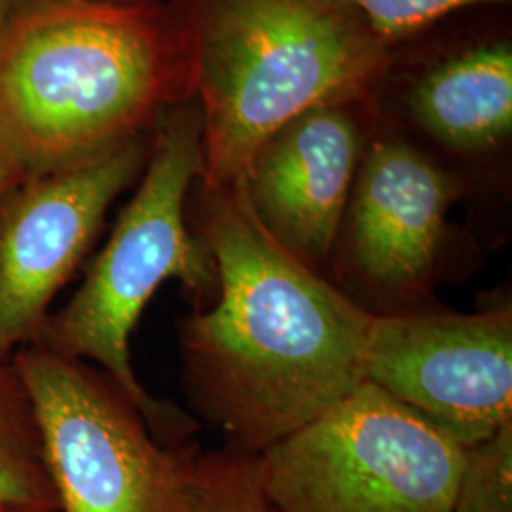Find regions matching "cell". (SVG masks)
Here are the masks:
<instances>
[{
	"instance_id": "obj_4",
	"label": "cell",
	"mask_w": 512,
	"mask_h": 512,
	"mask_svg": "<svg viewBox=\"0 0 512 512\" xmlns=\"http://www.w3.org/2000/svg\"><path fill=\"white\" fill-rule=\"evenodd\" d=\"M137 192L95 256L80 289L50 311L31 346L82 361L122 389L152 431L169 446L192 444L200 423L173 403L154 399L131 363V334L150 298L169 279L209 308L219 277L209 247L188 226L186 202L202 169V116L192 97L160 118Z\"/></svg>"
},
{
	"instance_id": "obj_5",
	"label": "cell",
	"mask_w": 512,
	"mask_h": 512,
	"mask_svg": "<svg viewBox=\"0 0 512 512\" xmlns=\"http://www.w3.org/2000/svg\"><path fill=\"white\" fill-rule=\"evenodd\" d=\"M467 452L365 382L256 465L277 512H452Z\"/></svg>"
},
{
	"instance_id": "obj_12",
	"label": "cell",
	"mask_w": 512,
	"mask_h": 512,
	"mask_svg": "<svg viewBox=\"0 0 512 512\" xmlns=\"http://www.w3.org/2000/svg\"><path fill=\"white\" fill-rule=\"evenodd\" d=\"M0 511L57 512L35 406L12 359L0 361Z\"/></svg>"
},
{
	"instance_id": "obj_7",
	"label": "cell",
	"mask_w": 512,
	"mask_h": 512,
	"mask_svg": "<svg viewBox=\"0 0 512 512\" xmlns=\"http://www.w3.org/2000/svg\"><path fill=\"white\" fill-rule=\"evenodd\" d=\"M365 382L471 450L512 421V308L374 313Z\"/></svg>"
},
{
	"instance_id": "obj_1",
	"label": "cell",
	"mask_w": 512,
	"mask_h": 512,
	"mask_svg": "<svg viewBox=\"0 0 512 512\" xmlns=\"http://www.w3.org/2000/svg\"><path fill=\"white\" fill-rule=\"evenodd\" d=\"M192 230L219 289L179 321L186 393L232 450L258 456L365 384L374 313L277 243L243 184L202 186Z\"/></svg>"
},
{
	"instance_id": "obj_8",
	"label": "cell",
	"mask_w": 512,
	"mask_h": 512,
	"mask_svg": "<svg viewBox=\"0 0 512 512\" xmlns=\"http://www.w3.org/2000/svg\"><path fill=\"white\" fill-rule=\"evenodd\" d=\"M141 137L25 177L0 198V361L37 340L110 205L147 164Z\"/></svg>"
},
{
	"instance_id": "obj_6",
	"label": "cell",
	"mask_w": 512,
	"mask_h": 512,
	"mask_svg": "<svg viewBox=\"0 0 512 512\" xmlns=\"http://www.w3.org/2000/svg\"><path fill=\"white\" fill-rule=\"evenodd\" d=\"M12 363L35 406L57 512H192L198 446L156 439L95 366L38 346Z\"/></svg>"
},
{
	"instance_id": "obj_15",
	"label": "cell",
	"mask_w": 512,
	"mask_h": 512,
	"mask_svg": "<svg viewBox=\"0 0 512 512\" xmlns=\"http://www.w3.org/2000/svg\"><path fill=\"white\" fill-rule=\"evenodd\" d=\"M389 44L412 37L463 8L507 0H348Z\"/></svg>"
},
{
	"instance_id": "obj_3",
	"label": "cell",
	"mask_w": 512,
	"mask_h": 512,
	"mask_svg": "<svg viewBox=\"0 0 512 512\" xmlns=\"http://www.w3.org/2000/svg\"><path fill=\"white\" fill-rule=\"evenodd\" d=\"M179 21L209 190L241 186L296 116L365 97L391 59L348 0H190Z\"/></svg>"
},
{
	"instance_id": "obj_2",
	"label": "cell",
	"mask_w": 512,
	"mask_h": 512,
	"mask_svg": "<svg viewBox=\"0 0 512 512\" xmlns=\"http://www.w3.org/2000/svg\"><path fill=\"white\" fill-rule=\"evenodd\" d=\"M190 97L179 14L16 0L0 25V158L19 179L118 147Z\"/></svg>"
},
{
	"instance_id": "obj_18",
	"label": "cell",
	"mask_w": 512,
	"mask_h": 512,
	"mask_svg": "<svg viewBox=\"0 0 512 512\" xmlns=\"http://www.w3.org/2000/svg\"><path fill=\"white\" fill-rule=\"evenodd\" d=\"M109 2H152V0H109Z\"/></svg>"
},
{
	"instance_id": "obj_16",
	"label": "cell",
	"mask_w": 512,
	"mask_h": 512,
	"mask_svg": "<svg viewBox=\"0 0 512 512\" xmlns=\"http://www.w3.org/2000/svg\"><path fill=\"white\" fill-rule=\"evenodd\" d=\"M18 181H21L18 175L0 158V198H2L14 184L18 183Z\"/></svg>"
},
{
	"instance_id": "obj_19",
	"label": "cell",
	"mask_w": 512,
	"mask_h": 512,
	"mask_svg": "<svg viewBox=\"0 0 512 512\" xmlns=\"http://www.w3.org/2000/svg\"><path fill=\"white\" fill-rule=\"evenodd\" d=\"M0 512H2V511H0Z\"/></svg>"
},
{
	"instance_id": "obj_10",
	"label": "cell",
	"mask_w": 512,
	"mask_h": 512,
	"mask_svg": "<svg viewBox=\"0 0 512 512\" xmlns=\"http://www.w3.org/2000/svg\"><path fill=\"white\" fill-rule=\"evenodd\" d=\"M363 154L349 105H329L275 131L247 169L243 188L256 219L317 274L332 264Z\"/></svg>"
},
{
	"instance_id": "obj_17",
	"label": "cell",
	"mask_w": 512,
	"mask_h": 512,
	"mask_svg": "<svg viewBox=\"0 0 512 512\" xmlns=\"http://www.w3.org/2000/svg\"><path fill=\"white\" fill-rule=\"evenodd\" d=\"M14 4H16V0H0V25L4 23V19L8 18Z\"/></svg>"
},
{
	"instance_id": "obj_13",
	"label": "cell",
	"mask_w": 512,
	"mask_h": 512,
	"mask_svg": "<svg viewBox=\"0 0 512 512\" xmlns=\"http://www.w3.org/2000/svg\"><path fill=\"white\" fill-rule=\"evenodd\" d=\"M192 512H277L260 486L256 456L232 448L198 452L192 473Z\"/></svg>"
},
{
	"instance_id": "obj_11",
	"label": "cell",
	"mask_w": 512,
	"mask_h": 512,
	"mask_svg": "<svg viewBox=\"0 0 512 512\" xmlns=\"http://www.w3.org/2000/svg\"><path fill=\"white\" fill-rule=\"evenodd\" d=\"M410 107L444 147L465 154L499 147L512 129L511 42H488L442 61L418 80Z\"/></svg>"
},
{
	"instance_id": "obj_9",
	"label": "cell",
	"mask_w": 512,
	"mask_h": 512,
	"mask_svg": "<svg viewBox=\"0 0 512 512\" xmlns=\"http://www.w3.org/2000/svg\"><path fill=\"white\" fill-rule=\"evenodd\" d=\"M458 183L418 148H366L332 256L342 291L370 313L420 308L439 277Z\"/></svg>"
},
{
	"instance_id": "obj_14",
	"label": "cell",
	"mask_w": 512,
	"mask_h": 512,
	"mask_svg": "<svg viewBox=\"0 0 512 512\" xmlns=\"http://www.w3.org/2000/svg\"><path fill=\"white\" fill-rule=\"evenodd\" d=\"M452 512H512V421L467 452Z\"/></svg>"
}]
</instances>
